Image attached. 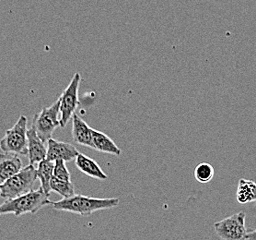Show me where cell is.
<instances>
[{
  "label": "cell",
  "mask_w": 256,
  "mask_h": 240,
  "mask_svg": "<svg viewBox=\"0 0 256 240\" xmlns=\"http://www.w3.org/2000/svg\"><path fill=\"white\" fill-rule=\"evenodd\" d=\"M120 203L118 198H92L84 195H74L68 199L52 202V208L58 211H68L90 216L94 212L116 208Z\"/></svg>",
  "instance_id": "6da1fadb"
},
{
  "label": "cell",
  "mask_w": 256,
  "mask_h": 240,
  "mask_svg": "<svg viewBox=\"0 0 256 240\" xmlns=\"http://www.w3.org/2000/svg\"><path fill=\"white\" fill-rule=\"evenodd\" d=\"M52 204L44 189L40 187L17 198L6 199L0 205V215L13 213L15 216H20L25 213H36L46 205Z\"/></svg>",
  "instance_id": "7a4b0ae2"
},
{
  "label": "cell",
  "mask_w": 256,
  "mask_h": 240,
  "mask_svg": "<svg viewBox=\"0 0 256 240\" xmlns=\"http://www.w3.org/2000/svg\"><path fill=\"white\" fill-rule=\"evenodd\" d=\"M37 173L34 165L29 164L0 186V196L6 199H14L34 190Z\"/></svg>",
  "instance_id": "3957f363"
},
{
  "label": "cell",
  "mask_w": 256,
  "mask_h": 240,
  "mask_svg": "<svg viewBox=\"0 0 256 240\" xmlns=\"http://www.w3.org/2000/svg\"><path fill=\"white\" fill-rule=\"evenodd\" d=\"M28 119L20 116L12 129H8L4 137L0 140V149L3 152L28 154V137H27Z\"/></svg>",
  "instance_id": "277c9868"
},
{
  "label": "cell",
  "mask_w": 256,
  "mask_h": 240,
  "mask_svg": "<svg viewBox=\"0 0 256 240\" xmlns=\"http://www.w3.org/2000/svg\"><path fill=\"white\" fill-rule=\"evenodd\" d=\"M60 110L59 101L58 100L49 107H44L40 113H38L32 124L38 137L44 143L52 139V133L56 129L60 127Z\"/></svg>",
  "instance_id": "5b68a950"
},
{
  "label": "cell",
  "mask_w": 256,
  "mask_h": 240,
  "mask_svg": "<svg viewBox=\"0 0 256 240\" xmlns=\"http://www.w3.org/2000/svg\"><path fill=\"white\" fill-rule=\"evenodd\" d=\"M246 213L239 211L214 223L216 234L222 240H246Z\"/></svg>",
  "instance_id": "8992f818"
},
{
  "label": "cell",
  "mask_w": 256,
  "mask_h": 240,
  "mask_svg": "<svg viewBox=\"0 0 256 240\" xmlns=\"http://www.w3.org/2000/svg\"><path fill=\"white\" fill-rule=\"evenodd\" d=\"M82 82V76L76 72L73 76L70 85L64 90V93L59 97V110H60V127L64 128L70 119L75 115L78 101V89Z\"/></svg>",
  "instance_id": "52a82bcc"
},
{
  "label": "cell",
  "mask_w": 256,
  "mask_h": 240,
  "mask_svg": "<svg viewBox=\"0 0 256 240\" xmlns=\"http://www.w3.org/2000/svg\"><path fill=\"white\" fill-rule=\"evenodd\" d=\"M78 151L76 147L68 142L58 141L54 139H50L47 141L46 160L51 162L64 161L70 162L76 158Z\"/></svg>",
  "instance_id": "ba28073f"
},
{
  "label": "cell",
  "mask_w": 256,
  "mask_h": 240,
  "mask_svg": "<svg viewBox=\"0 0 256 240\" xmlns=\"http://www.w3.org/2000/svg\"><path fill=\"white\" fill-rule=\"evenodd\" d=\"M72 138L76 144L94 149L92 129L76 114L72 117Z\"/></svg>",
  "instance_id": "9c48e42d"
},
{
  "label": "cell",
  "mask_w": 256,
  "mask_h": 240,
  "mask_svg": "<svg viewBox=\"0 0 256 240\" xmlns=\"http://www.w3.org/2000/svg\"><path fill=\"white\" fill-rule=\"evenodd\" d=\"M28 137V156L30 164L34 165L46 159L47 148L46 143L38 137L34 127H30L27 132Z\"/></svg>",
  "instance_id": "30bf717a"
},
{
  "label": "cell",
  "mask_w": 256,
  "mask_h": 240,
  "mask_svg": "<svg viewBox=\"0 0 256 240\" xmlns=\"http://www.w3.org/2000/svg\"><path fill=\"white\" fill-rule=\"evenodd\" d=\"M22 169V162L17 154H0V186Z\"/></svg>",
  "instance_id": "8fae6325"
},
{
  "label": "cell",
  "mask_w": 256,
  "mask_h": 240,
  "mask_svg": "<svg viewBox=\"0 0 256 240\" xmlns=\"http://www.w3.org/2000/svg\"><path fill=\"white\" fill-rule=\"evenodd\" d=\"M75 164L76 168L80 170L84 175L92 177L99 180L107 179L108 176L104 173V171L100 168L99 164H97L94 159L88 157L83 153H78V155L75 159Z\"/></svg>",
  "instance_id": "7c38bea8"
},
{
  "label": "cell",
  "mask_w": 256,
  "mask_h": 240,
  "mask_svg": "<svg viewBox=\"0 0 256 240\" xmlns=\"http://www.w3.org/2000/svg\"><path fill=\"white\" fill-rule=\"evenodd\" d=\"M92 142H94V150L98 152L109 153L112 155L120 156L122 151L119 147L114 143L109 136L92 129Z\"/></svg>",
  "instance_id": "4fadbf2b"
},
{
  "label": "cell",
  "mask_w": 256,
  "mask_h": 240,
  "mask_svg": "<svg viewBox=\"0 0 256 240\" xmlns=\"http://www.w3.org/2000/svg\"><path fill=\"white\" fill-rule=\"evenodd\" d=\"M236 199L240 204H248L256 201V183L242 178L238 183Z\"/></svg>",
  "instance_id": "5bb4252c"
},
{
  "label": "cell",
  "mask_w": 256,
  "mask_h": 240,
  "mask_svg": "<svg viewBox=\"0 0 256 240\" xmlns=\"http://www.w3.org/2000/svg\"><path fill=\"white\" fill-rule=\"evenodd\" d=\"M54 166V162H51L46 159L42 161L41 163H39L38 167L36 168L37 178L40 179L41 187L48 196H50V193L52 191L50 183L52 178Z\"/></svg>",
  "instance_id": "9a60e30c"
},
{
  "label": "cell",
  "mask_w": 256,
  "mask_h": 240,
  "mask_svg": "<svg viewBox=\"0 0 256 240\" xmlns=\"http://www.w3.org/2000/svg\"><path fill=\"white\" fill-rule=\"evenodd\" d=\"M51 190L56 193L59 194L63 197V199H68L73 197L75 194V187L71 181H64L60 180L52 176L50 183Z\"/></svg>",
  "instance_id": "2e32d148"
},
{
  "label": "cell",
  "mask_w": 256,
  "mask_h": 240,
  "mask_svg": "<svg viewBox=\"0 0 256 240\" xmlns=\"http://www.w3.org/2000/svg\"><path fill=\"white\" fill-rule=\"evenodd\" d=\"M194 176L196 179V181L206 184L213 179V177L215 176V169L208 163H201L198 164V166L196 167Z\"/></svg>",
  "instance_id": "e0dca14e"
},
{
  "label": "cell",
  "mask_w": 256,
  "mask_h": 240,
  "mask_svg": "<svg viewBox=\"0 0 256 240\" xmlns=\"http://www.w3.org/2000/svg\"><path fill=\"white\" fill-rule=\"evenodd\" d=\"M52 176L64 181H71V176H70V171L66 167V164L64 161H56L54 162V173Z\"/></svg>",
  "instance_id": "ac0fdd59"
},
{
  "label": "cell",
  "mask_w": 256,
  "mask_h": 240,
  "mask_svg": "<svg viewBox=\"0 0 256 240\" xmlns=\"http://www.w3.org/2000/svg\"><path fill=\"white\" fill-rule=\"evenodd\" d=\"M246 240H256V230L249 231L247 234Z\"/></svg>",
  "instance_id": "d6986e66"
}]
</instances>
